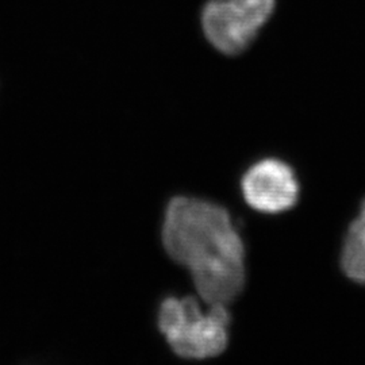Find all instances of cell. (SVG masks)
<instances>
[{
	"label": "cell",
	"instance_id": "cell-4",
	"mask_svg": "<svg viewBox=\"0 0 365 365\" xmlns=\"http://www.w3.org/2000/svg\"><path fill=\"white\" fill-rule=\"evenodd\" d=\"M202 25L211 45L225 54L244 52L257 34L233 0H211L202 14Z\"/></svg>",
	"mask_w": 365,
	"mask_h": 365
},
{
	"label": "cell",
	"instance_id": "cell-5",
	"mask_svg": "<svg viewBox=\"0 0 365 365\" xmlns=\"http://www.w3.org/2000/svg\"><path fill=\"white\" fill-rule=\"evenodd\" d=\"M341 268L351 280L365 284V200L351 223L341 253Z\"/></svg>",
	"mask_w": 365,
	"mask_h": 365
},
{
	"label": "cell",
	"instance_id": "cell-3",
	"mask_svg": "<svg viewBox=\"0 0 365 365\" xmlns=\"http://www.w3.org/2000/svg\"><path fill=\"white\" fill-rule=\"evenodd\" d=\"M245 202L264 214L292 209L299 197V182L287 163L265 158L252 165L241 180Z\"/></svg>",
	"mask_w": 365,
	"mask_h": 365
},
{
	"label": "cell",
	"instance_id": "cell-1",
	"mask_svg": "<svg viewBox=\"0 0 365 365\" xmlns=\"http://www.w3.org/2000/svg\"><path fill=\"white\" fill-rule=\"evenodd\" d=\"M163 244L192 277L206 304H230L247 280L245 247L229 211L209 200L176 196L165 210Z\"/></svg>",
	"mask_w": 365,
	"mask_h": 365
},
{
	"label": "cell",
	"instance_id": "cell-6",
	"mask_svg": "<svg viewBox=\"0 0 365 365\" xmlns=\"http://www.w3.org/2000/svg\"><path fill=\"white\" fill-rule=\"evenodd\" d=\"M233 3L257 31L271 18L274 9V0H233Z\"/></svg>",
	"mask_w": 365,
	"mask_h": 365
},
{
	"label": "cell",
	"instance_id": "cell-2",
	"mask_svg": "<svg viewBox=\"0 0 365 365\" xmlns=\"http://www.w3.org/2000/svg\"><path fill=\"white\" fill-rule=\"evenodd\" d=\"M207 306L209 309L203 310L191 297L163 300L158 310V329L179 357L206 360L226 351L232 322L227 306Z\"/></svg>",
	"mask_w": 365,
	"mask_h": 365
}]
</instances>
